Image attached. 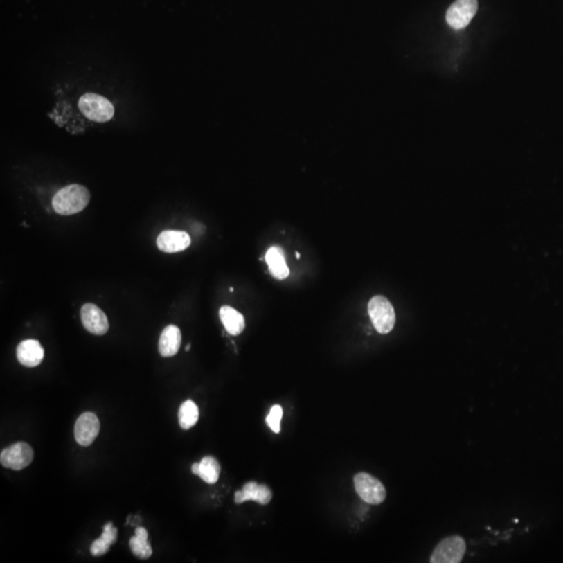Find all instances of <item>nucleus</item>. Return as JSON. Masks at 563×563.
I'll return each instance as SVG.
<instances>
[{
  "label": "nucleus",
  "mask_w": 563,
  "mask_h": 563,
  "mask_svg": "<svg viewBox=\"0 0 563 563\" xmlns=\"http://www.w3.org/2000/svg\"><path fill=\"white\" fill-rule=\"evenodd\" d=\"M90 193L84 186L78 184L66 186L55 193L53 199V208L60 215H72L80 213L88 206Z\"/></svg>",
  "instance_id": "1"
},
{
  "label": "nucleus",
  "mask_w": 563,
  "mask_h": 563,
  "mask_svg": "<svg viewBox=\"0 0 563 563\" xmlns=\"http://www.w3.org/2000/svg\"><path fill=\"white\" fill-rule=\"evenodd\" d=\"M80 112L89 120L96 123H108L114 116V106L108 98L96 93H86L78 100Z\"/></svg>",
  "instance_id": "2"
},
{
  "label": "nucleus",
  "mask_w": 563,
  "mask_h": 563,
  "mask_svg": "<svg viewBox=\"0 0 563 563\" xmlns=\"http://www.w3.org/2000/svg\"><path fill=\"white\" fill-rule=\"evenodd\" d=\"M368 314L373 327L380 334H388L395 327V309L384 296H378L371 298L368 304Z\"/></svg>",
  "instance_id": "3"
},
{
  "label": "nucleus",
  "mask_w": 563,
  "mask_h": 563,
  "mask_svg": "<svg viewBox=\"0 0 563 563\" xmlns=\"http://www.w3.org/2000/svg\"><path fill=\"white\" fill-rule=\"evenodd\" d=\"M354 483L358 496L368 504L379 505L386 499V490L382 482L369 474H357Z\"/></svg>",
  "instance_id": "4"
},
{
  "label": "nucleus",
  "mask_w": 563,
  "mask_h": 563,
  "mask_svg": "<svg viewBox=\"0 0 563 563\" xmlns=\"http://www.w3.org/2000/svg\"><path fill=\"white\" fill-rule=\"evenodd\" d=\"M466 552L465 540L454 535L439 542L431 556L432 563H459Z\"/></svg>",
  "instance_id": "5"
},
{
  "label": "nucleus",
  "mask_w": 563,
  "mask_h": 563,
  "mask_svg": "<svg viewBox=\"0 0 563 563\" xmlns=\"http://www.w3.org/2000/svg\"><path fill=\"white\" fill-rule=\"evenodd\" d=\"M34 459V451L26 443H16L3 449L0 454V462L3 466L14 471H21L30 465Z\"/></svg>",
  "instance_id": "6"
},
{
  "label": "nucleus",
  "mask_w": 563,
  "mask_h": 563,
  "mask_svg": "<svg viewBox=\"0 0 563 563\" xmlns=\"http://www.w3.org/2000/svg\"><path fill=\"white\" fill-rule=\"evenodd\" d=\"M477 11V0H457L447 10L445 18L454 30H462L470 24Z\"/></svg>",
  "instance_id": "7"
},
{
  "label": "nucleus",
  "mask_w": 563,
  "mask_h": 563,
  "mask_svg": "<svg viewBox=\"0 0 563 563\" xmlns=\"http://www.w3.org/2000/svg\"><path fill=\"white\" fill-rule=\"evenodd\" d=\"M100 430V422L98 416L92 412L82 413L76 420L74 426V437L76 443L82 447L92 445Z\"/></svg>",
  "instance_id": "8"
},
{
  "label": "nucleus",
  "mask_w": 563,
  "mask_h": 563,
  "mask_svg": "<svg viewBox=\"0 0 563 563\" xmlns=\"http://www.w3.org/2000/svg\"><path fill=\"white\" fill-rule=\"evenodd\" d=\"M80 319L84 329L94 335H105L109 331L108 317L96 305L84 304L80 309Z\"/></svg>",
  "instance_id": "9"
},
{
  "label": "nucleus",
  "mask_w": 563,
  "mask_h": 563,
  "mask_svg": "<svg viewBox=\"0 0 563 563\" xmlns=\"http://www.w3.org/2000/svg\"><path fill=\"white\" fill-rule=\"evenodd\" d=\"M190 244V236L183 231H164L157 239L159 249L168 253L185 251Z\"/></svg>",
  "instance_id": "10"
},
{
  "label": "nucleus",
  "mask_w": 563,
  "mask_h": 563,
  "mask_svg": "<svg viewBox=\"0 0 563 563\" xmlns=\"http://www.w3.org/2000/svg\"><path fill=\"white\" fill-rule=\"evenodd\" d=\"M44 358V348L38 340L28 339L17 348V359L26 367L38 366Z\"/></svg>",
  "instance_id": "11"
},
{
  "label": "nucleus",
  "mask_w": 563,
  "mask_h": 563,
  "mask_svg": "<svg viewBox=\"0 0 563 563\" xmlns=\"http://www.w3.org/2000/svg\"><path fill=\"white\" fill-rule=\"evenodd\" d=\"M181 331L177 325H167L159 340V352L161 356L172 357L177 354L181 348Z\"/></svg>",
  "instance_id": "12"
},
{
  "label": "nucleus",
  "mask_w": 563,
  "mask_h": 563,
  "mask_svg": "<svg viewBox=\"0 0 563 563\" xmlns=\"http://www.w3.org/2000/svg\"><path fill=\"white\" fill-rule=\"evenodd\" d=\"M265 261L269 268L270 274L276 280H285L289 276V268L286 263L285 255L280 247H270L266 253Z\"/></svg>",
  "instance_id": "13"
},
{
  "label": "nucleus",
  "mask_w": 563,
  "mask_h": 563,
  "mask_svg": "<svg viewBox=\"0 0 563 563\" xmlns=\"http://www.w3.org/2000/svg\"><path fill=\"white\" fill-rule=\"evenodd\" d=\"M220 316L229 334L237 336L242 333L245 328L244 317L238 311L232 307L224 306L220 308Z\"/></svg>",
  "instance_id": "14"
},
{
  "label": "nucleus",
  "mask_w": 563,
  "mask_h": 563,
  "mask_svg": "<svg viewBox=\"0 0 563 563\" xmlns=\"http://www.w3.org/2000/svg\"><path fill=\"white\" fill-rule=\"evenodd\" d=\"M118 531L113 523H108L104 526V532L102 536L94 540L91 544L90 552L93 556H102L110 550L111 546L116 542Z\"/></svg>",
  "instance_id": "15"
},
{
  "label": "nucleus",
  "mask_w": 563,
  "mask_h": 563,
  "mask_svg": "<svg viewBox=\"0 0 563 563\" xmlns=\"http://www.w3.org/2000/svg\"><path fill=\"white\" fill-rule=\"evenodd\" d=\"M129 546L133 554L139 558L148 559L152 556V546L148 542V531L144 528H136L135 536L129 539Z\"/></svg>",
  "instance_id": "16"
},
{
  "label": "nucleus",
  "mask_w": 563,
  "mask_h": 563,
  "mask_svg": "<svg viewBox=\"0 0 563 563\" xmlns=\"http://www.w3.org/2000/svg\"><path fill=\"white\" fill-rule=\"evenodd\" d=\"M220 471L222 468L220 462L212 456L204 457L199 462V477H201L206 483H216L220 479Z\"/></svg>",
  "instance_id": "17"
},
{
  "label": "nucleus",
  "mask_w": 563,
  "mask_h": 563,
  "mask_svg": "<svg viewBox=\"0 0 563 563\" xmlns=\"http://www.w3.org/2000/svg\"><path fill=\"white\" fill-rule=\"evenodd\" d=\"M199 407L191 400L184 402L179 410V426L184 430L193 428L199 422Z\"/></svg>",
  "instance_id": "18"
},
{
  "label": "nucleus",
  "mask_w": 563,
  "mask_h": 563,
  "mask_svg": "<svg viewBox=\"0 0 563 563\" xmlns=\"http://www.w3.org/2000/svg\"><path fill=\"white\" fill-rule=\"evenodd\" d=\"M260 484L256 482H247L242 490H238L235 494V503L236 504H242L243 502L247 501L253 500L257 502L258 496H259Z\"/></svg>",
  "instance_id": "19"
},
{
  "label": "nucleus",
  "mask_w": 563,
  "mask_h": 563,
  "mask_svg": "<svg viewBox=\"0 0 563 563\" xmlns=\"http://www.w3.org/2000/svg\"><path fill=\"white\" fill-rule=\"evenodd\" d=\"M283 416V409L278 405H274L270 410L269 414L266 418V422H267L269 428L274 431V433H278L280 430V420Z\"/></svg>",
  "instance_id": "20"
},
{
  "label": "nucleus",
  "mask_w": 563,
  "mask_h": 563,
  "mask_svg": "<svg viewBox=\"0 0 563 563\" xmlns=\"http://www.w3.org/2000/svg\"><path fill=\"white\" fill-rule=\"evenodd\" d=\"M191 471L195 475L199 476V463H193V467H191Z\"/></svg>",
  "instance_id": "21"
},
{
  "label": "nucleus",
  "mask_w": 563,
  "mask_h": 563,
  "mask_svg": "<svg viewBox=\"0 0 563 563\" xmlns=\"http://www.w3.org/2000/svg\"><path fill=\"white\" fill-rule=\"evenodd\" d=\"M190 348H191L190 346H186V350H187V352H188V350H190Z\"/></svg>",
  "instance_id": "22"
},
{
  "label": "nucleus",
  "mask_w": 563,
  "mask_h": 563,
  "mask_svg": "<svg viewBox=\"0 0 563 563\" xmlns=\"http://www.w3.org/2000/svg\"><path fill=\"white\" fill-rule=\"evenodd\" d=\"M296 258H298V259H300V253H296Z\"/></svg>",
  "instance_id": "23"
}]
</instances>
